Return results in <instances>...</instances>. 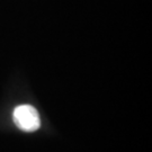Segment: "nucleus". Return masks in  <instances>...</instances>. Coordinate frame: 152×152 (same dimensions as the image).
<instances>
[{
  "label": "nucleus",
  "mask_w": 152,
  "mask_h": 152,
  "mask_svg": "<svg viewBox=\"0 0 152 152\" xmlns=\"http://www.w3.org/2000/svg\"><path fill=\"white\" fill-rule=\"evenodd\" d=\"M12 118L17 127L25 132H35L41 127L39 114L31 105L17 106L12 113Z\"/></svg>",
  "instance_id": "obj_1"
}]
</instances>
